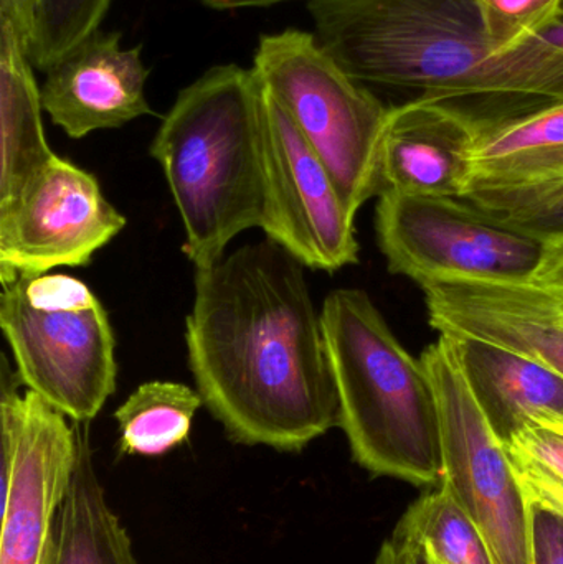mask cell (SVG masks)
<instances>
[{"label":"cell","mask_w":563,"mask_h":564,"mask_svg":"<svg viewBox=\"0 0 563 564\" xmlns=\"http://www.w3.org/2000/svg\"><path fill=\"white\" fill-rule=\"evenodd\" d=\"M304 270L268 238L195 270L188 368L235 443L297 453L339 426L323 318Z\"/></svg>","instance_id":"1"},{"label":"cell","mask_w":563,"mask_h":564,"mask_svg":"<svg viewBox=\"0 0 563 564\" xmlns=\"http://www.w3.org/2000/svg\"><path fill=\"white\" fill-rule=\"evenodd\" d=\"M307 10L320 45L362 85L518 108L563 99V56L538 40L496 52L476 0H310Z\"/></svg>","instance_id":"2"},{"label":"cell","mask_w":563,"mask_h":564,"mask_svg":"<svg viewBox=\"0 0 563 564\" xmlns=\"http://www.w3.org/2000/svg\"><path fill=\"white\" fill-rule=\"evenodd\" d=\"M197 268L225 257L234 238L261 228L264 88L253 68L217 65L185 86L151 142Z\"/></svg>","instance_id":"3"},{"label":"cell","mask_w":563,"mask_h":564,"mask_svg":"<svg viewBox=\"0 0 563 564\" xmlns=\"http://www.w3.org/2000/svg\"><path fill=\"white\" fill-rule=\"evenodd\" d=\"M321 318L354 460L372 476L439 486V403L423 361L400 344L362 289L329 292Z\"/></svg>","instance_id":"4"},{"label":"cell","mask_w":563,"mask_h":564,"mask_svg":"<svg viewBox=\"0 0 563 564\" xmlns=\"http://www.w3.org/2000/svg\"><path fill=\"white\" fill-rule=\"evenodd\" d=\"M0 327L26 391L73 423L98 416L116 390V340L108 312L85 282L50 273L7 282Z\"/></svg>","instance_id":"5"},{"label":"cell","mask_w":563,"mask_h":564,"mask_svg":"<svg viewBox=\"0 0 563 564\" xmlns=\"http://www.w3.org/2000/svg\"><path fill=\"white\" fill-rule=\"evenodd\" d=\"M251 68L320 155L347 208L357 215L379 197L389 106L347 75L313 32L261 35Z\"/></svg>","instance_id":"6"},{"label":"cell","mask_w":563,"mask_h":564,"mask_svg":"<svg viewBox=\"0 0 563 564\" xmlns=\"http://www.w3.org/2000/svg\"><path fill=\"white\" fill-rule=\"evenodd\" d=\"M376 234L390 273L420 288L452 280L534 282L549 250L542 238L465 198L383 192Z\"/></svg>","instance_id":"7"},{"label":"cell","mask_w":563,"mask_h":564,"mask_svg":"<svg viewBox=\"0 0 563 564\" xmlns=\"http://www.w3.org/2000/svg\"><path fill=\"white\" fill-rule=\"evenodd\" d=\"M442 433V480L472 517L496 564H531L528 500L505 444L466 380L458 340L440 334L423 350Z\"/></svg>","instance_id":"8"},{"label":"cell","mask_w":563,"mask_h":564,"mask_svg":"<svg viewBox=\"0 0 563 564\" xmlns=\"http://www.w3.org/2000/svg\"><path fill=\"white\" fill-rule=\"evenodd\" d=\"M2 357V535L0 564H46L78 460L76 424L26 391Z\"/></svg>","instance_id":"9"},{"label":"cell","mask_w":563,"mask_h":564,"mask_svg":"<svg viewBox=\"0 0 563 564\" xmlns=\"http://www.w3.org/2000/svg\"><path fill=\"white\" fill-rule=\"evenodd\" d=\"M124 227L98 178L55 155L0 204V282L86 267Z\"/></svg>","instance_id":"10"},{"label":"cell","mask_w":563,"mask_h":564,"mask_svg":"<svg viewBox=\"0 0 563 564\" xmlns=\"http://www.w3.org/2000/svg\"><path fill=\"white\" fill-rule=\"evenodd\" d=\"M264 88V86H263ZM356 215L286 109L264 88L261 230L306 270L336 273L359 261Z\"/></svg>","instance_id":"11"},{"label":"cell","mask_w":563,"mask_h":564,"mask_svg":"<svg viewBox=\"0 0 563 564\" xmlns=\"http://www.w3.org/2000/svg\"><path fill=\"white\" fill-rule=\"evenodd\" d=\"M479 118L455 102L390 106L380 148V194L465 198L475 174Z\"/></svg>","instance_id":"12"},{"label":"cell","mask_w":563,"mask_h":564,"mask_svg":"<svg viewBox=\"0 0 563 564\" xmlns=\"http://www.w3.org/2000/svg\"><path fill=\"white\" fill-rule=\"evenodd\" d=\"M422 289L440 334L502 345L563 375V301L535 282L452 280Z\"/></svg>","instance_id":"13"},{"label":"cell","mask_w":563,"mask_h":564,"mask_svg":"<svg viewBox=\"0 0 563 564\" xmlns=\"http://www.w3.org/2000/svg\"><path fill=\"white\" fill-rule=\"evenodd\" d=\"M148 76L141 46L124 48L119 33L98 30L46 72L43 111L72 139L122 128L152 115Z\"/></svg>","instance_id":"14"},{"label":"cell","mask_w":563,"mask_h":564,"mask_svg":"<svg viewBox=\"0 0 563 564\" xmlns=\"http://www.w3.org/2000/svg\"><path fill=\"white\" fill-rule=\"evenodd\" d=\"M563 184V99L479 118L475 174L465 198Z\"/></svg>","instance_id":"15"},{"label":"cell","mask_w":563,"mask_h":564,"mask_svg":"<svg viewBox=\"0 0 563 564\" xmlns=\"http://www.w3.org/2000/svg\"><path fill=\"white\" fill-rule=\"evenodd\" d=\"M455 338L466 380L502 444L534 417L563 416L561 371L502 345Z\"/></svg>","instance_id":"16"},{"label":"cell","mask_w":563,"mask_h":564,"mask_svg":"<svg viewBox=\"0 0 563 564\" xmlns=\"http://www.w3.org/2000/svg\"><path fill=\"white\" fill-rule=\"evenodd\" d=\"M43 112L25 42L10 20L0 19V204L56 155Z\"/></svg>","instance_id":"17"},{"label":"cell","mask_w":563,"mask_h":564,"mask_svg":"<svg viewBox=\"0 0 563 564\" xmlns=\"http://www.w3.org/2000/svg\"><path fill=\"white\" fill-rule=\"evenodd\" d=\"M75 424L78 460L46 564H138L128 532L106 502L93 463L88 423Z\"/></svg>","instance_id":"18"},{"label":"cell","mask_w":563,"mask_h":564,"mask_svg":"<svg viewBox=\"0 0 563 564\" xmlns=\"http://www.w3.org/2000/svg\"><path fill=\"white\" fill-rule=\"evenodd\" d=\"M202 404L198 391L187 384H139L115 413L121 434L119 451L126 456H164L188 440L192 421Z\"/></svg>","instance_id":"19"},{"label":"cell","mask_w":563,"mask_h":564,"mask_svg":"<svg viewBox=\"0 0 563 564\" xmlns=\"http://www.w3.org/2000/svg\"><path fill=\"white\" fill-rule=\"evenodd\" d=\"M397 527L442 564H496L485 536L443 482L415 500Z\"/></svg>","instance_id":"20"},{"label":"cell","mask_w":563,"mask_h":564,"mask_svg":"<svg viewBox=\"0 0 563 564\" xmlns=\"http://www.w3.org/2000/svg\"><path fill=\"white\" fill-rule=\"evenodd\" d=\"M505 446L526 500L563 517V416L528 421Z\"/></svg>","instance_id":"21"},{"label":"cell","mask_w":563,"mask_h":564,"mask_svg":"<svg viewBox=\"0 0 563 564\" xmlns=\"http://www.w3.org/2000/svg\"><path fill=\"white\" fill-rule=\"evenodd\" d=\"M112 0H35L26 53L35 68L48 72L63 56L101 30Z\"/></svg>","instance_id":"22"},{"label":"cell","mask_w":563,"mask_h":564,"mask_svg":"<svg viewBox=\"0 0 563 564\" xmlns=\"http://www.w3.org/2000/svg\"><path fill=\"white\" fill-rule=\"evenodd\" d=\"M466 200L548 245H563V184Z\"/></svg>","instance_id":"23"},{"label":"cell","mask_w":563,"mask_h":564,"mask_svg":"<svg viewBox=\"0 0 563 564\" xmlns=\"http://www.w3.org/2000/svg\"><path fill=\"white\" fill-rule=\"evenodd\" d=\"M563 0H476L486 36L508 55L538 39L557 19Z\"/></svg>","instance_id":"24"},{"label":"cell","mask_w":563,"mask_h":564,"mask_svg":"<svg viewBox=\"0 0 563 564\" xmlns=\"http://www.w3.org/2000/svg\"><path fill=\"white\" fill-rule=\"evenodd\" d=\"M531 564H563V517L528 500Z\"/></svg>","instance_id":"25"},{"label":"cell","mask_w":563,"mask_h":564,"mask_svg":"<svg viewBox=\"0 0 563 564\" xmlns=\"http://www.w3.org/2000/svg\"><path fill=\"white\" fill-rule=\"evenodd\" d=\"M376 564H442L433 553L410 533L396 527L392 535L380 546Z\"/></svg>","instance_id":"26"},{"label":"cell","mask_w":563,"mask_h":564,"mask_svg":"<svg viewBox=\"0 0 563 564\" xmlns=\"http://www.w3.org/2000/svg\"><path fill=\"white\" fill-rule=\"evenodd\" d=\"M534 282L563 301V245H549L548 257Z\"/></svg>","instance_id":"27"},{"label":"cell","mask_w":563,"mask_h":564,"mask_svg":"<svg viewBox=\"0 0 563 564\" xmlns=\"http://www.w3.org/2000/svg\"><path fill=\"white\" fill-rule=\"evenodd\" d=\"M33 9L35 0H0V19L10 20L15 25L25 45L32 30Z\"/></svg>","instance_id":"28"},{"label":"cell","mask_w":563,"mask_h":564,"mask_svg":"<svg viewBox=\"0 0 563 564\" xmlns=\"http://www.w3.org/2000/svg\"><path fill=\"white\" fill-rule=\"evenodd\" d=\"M205 7L214 10L250 9V7H270L290 0H201ZM310 2V0H307Z\"/></svg>","instance_id":"29"},{"label":"cell","mask_w":563,"mask_h":564,"mask_svg":"<svg viewBox=\"0 0 563 564\" xmlns=\"http://www.w3.org/2000/svg\"><path fill=\"white\" fill-rule=\"evenodd\" d=\"M534 40H538L542 45L549 46V48L554 50V52L563 56V3L561 12H559L554 23Z\"/></svg>","instance_id":"30"}]
</instances>
